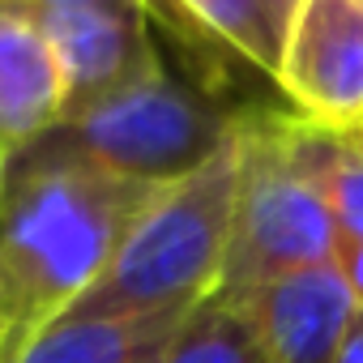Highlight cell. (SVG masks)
Masks as SVG:
<instances>
[{"mask_svg": "<svg viewBox=\"0 0 363 363\" xmlns=\"http://www.w3.org/2000/svg\"><path fill=\"white\" fill-rule=\"evenodd\" d=\"M69 116V69L30 0H0V158L43 141Z\"/></svg>", "mask_w": 363, "mask_h": 363, "instance_id": "obj_7", "label": "cell"}, {"mask_svg": "<svg viewBox=\"0 0 363 363\" xmlns=\"http://www.w3.org/2000/svg\"><path fill=\"white\" fill-rule=\"evenodd\" d=\"M240 193L214 291H248L333 261L337 227L320 189V124L299 111H240Z\"/></svg>", "mask_w": 363, "mask_h": 363, "instance_id": "obj_3", "label": "cell"}, {"mask_svg": "<svg viewBox=\"0 0 363 363\" xmlns=\"http://www.w3.org/2000/svg\"><path fill=\"white\" fill-rule=\"evenodd\" d=\"M35 9H86V5H103V9H150V0H30Z\"/></svg>", "mask_w": 363, "mask_h": 363, "instance_id": "obj_14", "label": "cell"}, {"mask_svg": "<svg viewBox=\"0 0 363 363\" xmlns=\"http://www.w3.org/2000/svg\"><path fill=\"white\" fill-rule=\"evenodd\" d=\"M154 184L35 141L0 158V337L5 363L77 303L154 201Z\"/></svg>", "mask_w": 363, "mask_h": 363, "instance_id": "obj_1", "label": "cell"}, {"mask_svg": "<svg viewBox=\"0 0 363 363\" xmlns=\"http://www.w3.org/2000/svg\"><path fill=\"white\" fill-rule=\"evenodd\" d=\"M337 363H363V308H359V316H354V325H350V337H346Z\"/></svg>", "mask_w": 363, "mask_h": 363, "instance_id": "obj_15", "label": "cell"}, {"mask_svg": "<svg viewBox=\"0 0 363 363\" xmlns=\"http://www.w3.org/2000/svg\"><path fill=\"white\" fill-rule=\"evenodd\" d=\"M320 189L333 210V227L346 240H363V137L320 128Z\"/></svg>", "mask_w": 363, "mask_h": 363, "instance_id": "obj_12", "label": "cell"}, {"mask_svg": "<svg viewBox=\"0 0 363 363\" xmlns=\"http://www.w3.org/2000/svg\"><path fill=\"white\" fill-rule=\"evenodd\" d=\"M359 137H363V128H359Z\"/></svg>", "mask_w": 363, "mask_h": 363, "instance_id": "obj_17", "label": "cell"}, {"mask_svg": "<svg viewBox=\"0 0 363 363\" xmlns=\"http://www.w3.org/2000/svg\"><path fill=\"white\" fill-rule=\"evenodd\" d=\"M299 0H150V22L189 52H223L274 82Z\"/></svg>", "mask_w": 363, "mask_h": 363, "instance_id": "obj_9", "label": "cell"}, {"mask_svg": "<svg viewBox=\"0 0 363 363\" xmlns=\"http://www.w3.org/2000/svg\"><path fill=\"white\" fill-rule=\"evenodd\" d=\"M189 308L145 316H90L52 320L39 329L13 363H162Z\"/></svg>", "mask_w": 363, "mask_h": 363, "instance_id": "obj_10", "label": "cell"}, {"mask_svg": "<svg viewBox=\"0 0 363 363\" xmlns=\"http://www.w3.org/2000/svg\"><path fill=\"white\" fill-rule=\"evenodd\" d=\"M240 111L244 107L223 103L214 86H201L158 60L107 99L65 116L43 141L162 189L206 167L235 137Z\"/></svg>", "mask_w": 363, "mask_h": 363, "instance_id": "obj_4", "label": "cell"}, {"mask_svg": "<svg viewBox=\"0 0 363 363\" xmlns=\"http://www.w3.org/2000/svg\"><path fill=\"white\" fill-rule=\"evenodd\" d=\"M269 350V363H337L359 299L333 261L235 291Z\"/></svg>", "mask_w": 363, "mask_h": 363, "instance_id": "obj_6", "label": "cell"}, {"mask_svg": "<svg viewBox=\"0 0 363 363\" xmlns=\"http://www.w3.org/2000/svg\"><path fill=\"white\" fill-rule=\"evenodd\" d=\"M240 193V137H231L206 167L162 184L141 210L111 265L56 320L145 316L193 308L223 278Z\"/></svg>", "mask_w": 363, "mask_h": 363, "instance_id": "obj_2", "label": "cell"}, {"mask_svg": "<svg viewBox=\"0 0 363 363\" xmlns=\"http://www.w3.org/2000/svg\"><path fill=\"white\" fill-rule=\"evenodd\" d=\"M65 69H69V116L107 99L111 90L141 77L162 60L154 43L150 9H39Z\"/></svg>", "mask_w": 363, "mask_h": 363, "instance_id": "obj_8", "label": "cell"}, {"mask_svg": "<svg viewBox=\"0 0 363 363\" xmlns=\"http://www.w3.org/2000/svg\"><path fill=\"white\" fill-rule=\"evenodd\" d=\"M162 363H269V350L235 291L201 295L179 320Z\"/></svg>", "mask_w": 363, "mask_h": 363, "instance_id": "obj_11", "label": "cell"}, {"mask_svg": "<svg viewBox=\"0 0 363 363\" xmlns=\"http://www.w3.org/2000/svg\"><path fill=\"white\" fill-rule=\"evenodd\" d=\"M274 86L303 120L337 133L363 128V5L299 0Z\"/></svg>", "mask_w": 363, "mask_h": 363, "instance_id": "obj_5", "label": "cell"}, {"mask_svg": "<svg viewBox=\"0 0 363 363\" xmlns=\"http://www.w3.org/2000/svg\"><path fill=\"white\" fill-rule=\"evenodd\" d=\"M359 5H363V0H359Z\"/></svg>", "mask_w": 363, "mask_h": 363, "instance_id": "obj_18", "label": "cell"}, {"mask_svg": "<svg viewBox=\"0 0 363 363\" xmlns=\"http://www.w3.org/2000/svg\"><path fill=\"white\" fill-rule=\"evenodd\" d=\"M0 363H5V337H0Z\"/></svg>", "mask_w": 363, "mask_h": 363, "instance_id": "obj_16", "label": "cell"}, {"mask_svg": "<svg viewBox=\"0 0 363 363\" xmlns=\"http://www.w3.org/2000/svg\"><path fill=\"white\" fill-rule=\"evenodd\" d=\"M333 265H337V274L346 278L350 295H354L359 308H363V240L337 235V244H333Z\"/></svg>", "mask_w": 363, "mask_h": 363, "instance_id": "obj_13", "label": "cell"}]
</instances>
